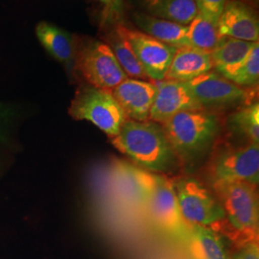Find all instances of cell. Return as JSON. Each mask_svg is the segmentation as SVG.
<instances>
[{
    "label": "cell",
    "instance_id": "6da1fadb",
    "mask_svg": "<svg viewBox=\"0 0 259 259\" xmlns=\"http://www.w3.org/2000/svg\"><path fill=\"white\" fill-rule=\"evenodd\" d=\"M112 145L150 172H165L174 166L177 155L161 125L154 121L126 119Z\"/></svg>",
    "mask_w": 259,
    "mask_h": 259
},
{
    "label": "cell",
    "instance_id": "7a4b0ae2",
    "mask_svg": "<svg viewBox=\"0 0 259 259\" xmlns=\"http://www.w3.org/2000/svg\"><path fill=\"white\" fill-rule=\"evenodd\" d=\"M123 172L147 204L157 227L171 235L187 239L189 226L180 210L174 183L166 177L129 164L123 165Z\"/></svg>",
    "mask_w": 259,
    "mask_h": 259
},
{
    "label": "cell",
    "instance_id": "3957f363",
    "mask_svg": "<svg viewBox=\"0 0 259 259\" xmlns=\"http://www.w3.org/2000/svg\"><path fill=\"white\" fill-rule=\"evenodd\" d=\"M175 154L185 160L200 157L211 145L219 131L217 117L204 110L178 112L163 124Z\"/></svg>",
    "mask_w": 259,
    "mask_h": 259
},
{
    "label": "cell",
    "instance_id": "277c9868",
    "mask_svg": "<svg viewBox=\"0 0 259 259\" xmlns=\"http://www.w3.org/2000/svg\"><path fill=\"white\" fill-rule=\"evenodd\" d=\"M74 46L75 65L88 84L110 91L128 78L108 44L80 38Z\"/></svg>",
    "mask_w": 259,
    "mask_h": 259
},
{
    "label": "cell",
    "instance_id": "5b68a950",
    "mask_svg": "<svg viewBox=\"0 0 259 259\" xmlns=\"http://www.w3.org/2000/svg\"><path fill=\"white\" fill-rule=\"evenodd\" d=\"M69 114L76 120L92 122L111 139L119 134L127 119L111 92L91 84L78 89L70 104Z\"/></svg>",
    "mask_w": 259,
    "mask_h": 259
},
{
    "label": "cell",
    "instance_id": "8992f818",
    "mask_svg": "<svg viewBox=\"0 0 259 259\" xmlns=\"http://www.w3.org/2000/svg\"><path fill=\"white\" fill-rule=\"evenodd\" d=\"M225 218L232 229L250 238L258 234V198L255 185L247 183L213 184Z\"/></svg>",
    "mask_w": 259,
    "mask_h": 259
},
{
    "label": "cell",
    "instance_id": "52a82bcc",
    "mask_svg": "<svg viewBox=\"0 0 259 259\" xmlns=\"http://www.w3.org/2000/svg\"><path fill=\"white\" fill-rule=\"evenodd\" d=\"M180 210L188 225L211 228L226 220L220 203L207 188L194 178L173 182Z\"/></svg>",
    "mask_w": 259,
    "mask_h": 259
},
{
    "label": "cell",
    "instance_id": "ba28073f",
    "mask_svg": "<svg viewBox=\"0 0 259 259\" xmlns=\"http://www.w3.org/2000/svg\"><path fill=\"white\" fill-rule=\"evenodd\" d=\"M116 29L128 40L149 79L156 82L164 80L177 48L122 24H118Z\"/></svg>",
    "mask_w": 259,
    "mask_h": 259
},
{
    "label": "cell",
    "instance_id": "9c48e42d",
    "mask_svg": "<svg viewBox=\"0 0 259 259\" xmlns=\"http://www.w3.org/2000/svg\"><path fill=\"white\" fill-rule=\"evenodd\" d=\"M213 184L247 183L258 185L259 144L248 145L228 151L213 163Z\"/></svg>",
    "mask_w": 259,
    "mask_h": 259
},
{
    "label": "cell",
    "instance_id": "30bf717a",
    "mask_svg": "<svg viewBox=\"0 0 259 259\" xmlns=\"http://www.w3.org/2000/svg\"><path fill=\"white\" fill-rule=\"evenodd\" d=\"M202 108H224L246 99V92L218 72L208 71L185 82Z\"/></svg>",
    "mask_w": 259,
    "mask_h": 259
},
{
    "label": "cell",
    "instance_id": "8fae6325",
    "mask_svg": "<svg viewBox=\"0 0 259 259\" xmlns=\"http://www.w3.org/2000/svg\"><path fill=\"white\" fill-rule=\"evenodd\" d=\"M157 94L150 111L149 120L164 124L178 112L203 110L184 82L157 81Z\"/></svg>",
    "mask_w": 259,
    "mask_h": 259
},
{
    "label": "cell",
    "instance_id": "7c38bea8",
    "mask_svg": "<svg viewBox=\"0 0 259 259\" xmlns=\"http://www.w3.org/2000/svg\"><path fill=\"white\" fill-rule=\"evenodd\" d=\"M112 95L128 119L149 120L157 94L156 83L138 79H126L112 89Z\"/></svg>",
    "mask_w": 259,
    "mask_h": 259
},
{
    "label": "cell",
    "instance_id": "4fadbf2b",
    "mask_svg": "<svg viewBox=\"0 0 259 259\" xmlns=\"http://www.w3.org/2000/svg\"><path fill=\"white\" fill-rule=\"evenodd\" d=\"M221 37H230L256 42L259 39L257 15L241 0H229L217 22Z\"/></svg>",
    "mask_w": 259,
    "mask_h": 259
},
{
    "label": "cell",
    "instance_id": "5bb4252c",
    "mask_svg": "<svg viewBox=\"0 0 259 259\" xmlns=\"http://www.w3.org/2000/svg\"><path fill=\"white\" fill-rule=\"evenodd\" d=\"M212 69L209 52L190 46L180 47L177 48L165 79L185 83Z\"/></svg>",
    "mask_w": 259,
    "mask_h": 259
},
{
    "label": "cell",
    "instance_id": "9a60e30c",
    "mask_svg": "<svg viewBox=\"0 0 259 259\" xmlns=\"http://www.w3.org/2000/svg\"><path fill=\"white\" fill-rule=\"evenodd\" d=\"M133 18L136 25L141 29V32L157 40L175 48L189 47L187 25L158 19L143 13H135Z\"/></svg>",
    "mask_w": 259,
    "mask_h": 259
},
{
    "label": "cell",
    "instance_id": "2e32d148",
    "mask_svg": "<svg viewBox=\"0 0 259 259\" xmlns=\"http://www.w3.org/2000/svg\"><path fill=\"white\" fill-rule=\"evenodd\" d=\"M256 42L233 37H221L217 46L209 52L212 60L213 68H215L219 74L228 79L246 59Z\"/></svg>",
    "mask_w": 259,
    "mask_h": 259
},
{
    "label": "cell",
    "instance_id": "e0dca14e",
    "mask_svg": "<svg viewBox=\"0 0 259 259\" xmlns=\"http://www.w3.org/2000/svg\"><path fill=\"white\" fill-rule=\"evenodd\" d=\"M36 34L40 44L59 62L65 65L74 62V38L67 32L47 22H40Z\"/></svg>",
    "mask_w": 259,
    "mask_h": 259
},
{
    "label": "cell",
    "instance_id": "ac0fdd59",
    "mask_svg": "<svg viewBox=\"0 0 259 259\" xmlns=\"http://www.w3.org/2000/svg\"><path fill=\"white\" fill-rule=\"evenodd\" d=\"M187 240L195 259H230L221 237L211 228L188 225Z\"/></svg>",
    "mask_w": 259,
    "mask_h": 259
},
{
    "label": "cell",
    "instance_id": "d6986e66",
    "mask_svg": "<svg viewBox=\"0 0 259 259\" xmlns=\"http://www.w3.org/2000/svg\"><path fill=\"white\" fill-rule=\"evenodd\" d=\"M151 16L188 25L198 15L195 0H143Z\"/></svg>",
    "mask_w": 259,
    "mask_h": 259
},
{
    "label": "cell",
    "instance_id": "ffe728a7",
    "mask_svg": "<svg viewBox=\"0 0 259 259\" xmlns=\"http://www.w3.org/2000/svg\"><path fill=\"white\" fill-rule=\"evenodd\" d=\"M109 37V47H111L118 64L126 75L131 76L133 79L136 78L143 81L149 79L137 56L135 55L134 51L132 50L128 40L116 28Z\"/></svg>",
    "mask_w": 259,
    "mask_h": 259
},
{
    "label": "cell",
    "instance_id": "44dd1931",
    "mask_svg": "<svg viewBox=\"0 0 259 259\" xmlns=\"http://www.w3.org/2000/svg\"><path fill=\"white\" fill-rule=\"evenodd\" d=\"M187 26L189 46L207 52L212 51L222 37L218 33L217 24L200 13Z\"/></svg>",
    "mask_w": 259,
    "mask_h": 259
},
{
    "label": "cell",
    "instance_id": "7402d4cb",
    "mask_svg": "<svg viewBox=\"0 0 259 259\" xmlns=\"http://www.w3.org/2000/svg\"><path fill=\"white\" fill-rule=\"evenodd\" d=\"M230 125L234 132L250 140L259 143V104L252 103L233 113Z\"/></svg>",
    "mask_w": 259,
    "mask_h": 259
},
{
    "label": "cell",
    "instance_id": "603a6c76",
    "mask_svg": "<svg viewBox=\"0 0 259 259\" xmlns=\"http://www.w3.org/2000/svg\"><path fill=\"white\" fill-rule=\"evenodd\" d=\"M228 80L242 87H251L258 83L259 80V44L252 47L246 59L229 76Z\"/></svg>",
    "mask_w": 259,
    "mask_h": 259
},
{
    "label": "cell",
    "instance_id": "cb8c5ba5",
    "mask_svg": "<svg viewBox=\"0 0 259 259\" xmlns=\"http://www.w3.org/2000/svg\"><path fill=\"white\" fill-rule=\"evenodd\" d=\"M228 1L229 0H195L198 13L216 24Z\"/></svg>",
    "mask_w": 259,
    "mask_h": 259
},
{
    "label": "cell",
    "instance_id": "d4e9b609",
    "mask_svg": "<svg viewBox=\"0 0 259 259\" xmlns=\"http://www.w3.org/2000/svg\"><path fill=\"white\" fill-rule=\"evenodd\" d=\"M232 259H259V248L257 242H247L238 250Z\"/></svg>",
    "mask_w": 259,
    "mask_h": 259
},
{
    "label": "cell",
    "instance_id": "484cf974",
    "mask_svg": "<svg viewBox=\"0 0 259 259\" xmlns=\"http://www.w3.org/2000/svg\"><path fill=\"white\" fill-rule=\"evenodd\" d=\"M103 6L105 7L106 12L111 16L113 14H119L122 9V4L120 0H98Z\"/></svg>",
    "mask_w": 259,
    "mask_h": 259
},
{
    "label": "cell",
    "instance_id": "4316f807",
    "mask_svg": "<svg viewBox=\"0 0 259 259\" xmlns=\"http://www.w3.org/2000/svg\"><path fill=\"white\" fill-rule=\"evenodd\" d=\"M8 114H9L8 109L4 107L2 104H0V128L2 124L8 118Z\"/></svg>",
    "mask_w": 259,
    "mask_h": 259
}]
</instances>
